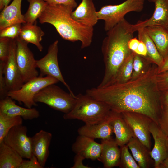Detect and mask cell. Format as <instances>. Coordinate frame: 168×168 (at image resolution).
I'll list each match as a JSON object with an SVG mask.
<instances>
[{
    "label": "cell",
    "mask_w": 168,
    "mask_h": 168,
    "mask_svg": "<svg viewBox=\"0 0 168 168\" xmlns=\"http://www.w3.org/2000/svg\"><path fill=\"white\" fill-rule=\"evenodd\" d=\"M157 68L151 65L147 72L137 79L103 88L88 89L86 94L105 103L114 112L142 114L158 125L163 105L160 92L157 90L155 82Z\"/></svg>",
    "instance_id": "cell-1"
},
{
    "label": "cell",
    "mask_w": 168,
    "mask_h": 168,
    "mask_svg": "<svg viewBox=\"0 0 168 168\" xmlns=\"http://www.w3.org/2000/svg\"><path fill=\"white\" fill-rule=\"evenodd\" d=\"M132 24L124 18L107 31L101 46L105 71L102 80L97 87L101 88L113 83L120 67L132 53L128 43L133 37Z\"/></svg>",
    "instance_id": "cell-2"
},
{
    "label": "cell",
    "mask_w": 168,
    "mask_h": 168,
    "mask_svg": "<svg viewBox=\"0 0 168 168\" xmlns=\"http://www.w3.org/2000/svg\"><path fill=\"white\" fill-rule=\"evenodd\" d=\"M73 9L63 5L48 4L38 19L41 24L48 23L53 26L63 39L72 42L80 41L81 48H85L92 42L94 28L73 19L71 15Z\"/></svg>",
    "instance_id": "cell-3"
},
{
    "label": "cell",
    "mask_w": 168,
    "mask_h": 168,
    "mask_svg": "<svg viewBox=\"0 0 168 168\" xmlns=\"http://www.w3.org/2000/svg\"><path fill=\"white\" fill-rule=\"evenodd\" d=\"M72 110L64 114L65 120L77 119L86 124H97L109 119L112 110L104 102L96 100L86 94H79Z\"/></svg>",
    "instance_id": "cell-4"
},
{
    "label": "cell",
    "mask_w": 168,
    "mask_h": 168,
    "mask_svg": "<svg viewBox=\"0 0 168 168\" xmlns=\"http://www.w3.org/2000/svg\"><path fill=\"white\" fill-rule=\"evenodd\" d=\"M34 101L46 104L52 109L67 114L74 107L76 96L67 93L55 85L47 86L40 90L34 96Z\"/></svg>",
    "instance_id": "cell-5"
},
{
    "label": "cell",
    "mask_w": 168,
    "mask_h": 168,
    "mask_svg": "<svg viewBox=\"0 0 168 168\" xmlns=\"http://www.w3.org/2000/svg\"><path fill=\"white\" fill-rule=\"evenodd\" d=\"M145 0H126L117 5L103 6L97 11L98 19L104 21V29L107 32L124 19L126 14L131 12H141Z\"/></svg>",
    "instance_id": "cell-6"
},
{
    "label": "cell",
    "mask_w": 168,
    "mask_h": 168,
    "mask_svg": "<svg viewBox=\"0 0 168 168\" xmlns=\"http://www.w3.org/2000/svg\"><path fill=\"white\" fill-rule=\"evenodd\" d=\"M58 82V79L53 77L39 75L25 83L20 89L9 91L8 96L20 104L23 103L26 108H30L37 105L34 98L40 90L48 85Z\"/></svg>",
    "instance_id": "cell-7"
},
{
    "label": "cell",
    "mask_w": 168,
    "mask_h": 168,
    "mask_svg": "<svg viewBox=\"0 0 168 168\" xmlns=\"http://www.w3.org/2000/svg\"><path fill=\"white\" fill-rule=\"evenodd\" d=\"M16 40V61L25 83L39 76L36 60L28 47V43L19 37Z\"/></svg>",
    "instance_id": "cell-8"
},
{
    "label": "cell",
    "mask_w": 168,
    "mask_h": 168,
    "mask_svg": "<svg viewBox=\"0 0 168 168\" xmlns=\"http://www.w3.org/2000/svg\"><path fill=\"white\" fill-rule=\"evenodd\" d=\"M58 41L56 40L49 46L46 54L39 60H36V66L40 71V76L53 77L61 82L69 92L75 96L69 86L65 81L60 71L58 59Z\"/></svg>",
    "instance_id": "cell-9"
},
{
    "label": "cell",
    "mask_w": 168,
    "mask_h": 168,
    "mask_svg": "<svg viewBox=\"0 0 168 168\" xmlns=\"http://www.w3.org/2000/svg\"><path fill=\"white\" fill-rule=\"evenodd\" d=\"M27 127L22 124L14 126L7 133L2 141L23 158L29 159L33 153L31 137L27 135Z\"/></svg>",
    "instance_id": "cell-10"
},
{
    "label": "cell",
    "mask_w": 168,
    "mask_h": 168,
    "mask_svg": "<svg viewBox=\"0 0 168 168\" xmlns=\"http://www.w3.org/2000/svg\"><path fill=\"white\" fill-rule=\"evenodd\" d=\"M121 114L135 137L150 150L151 143L150 128L153 121L148 116L138 113L126 112Z\"/></svg>",
    "instance_id": "cell-11"
},
{
    "label": "cell",
    "mask_w": 168,
    "mask_h": 168,
    "mask_svg": "<svg viewBox=\"0 0 168 168\" xmlns=\"http://www.w3.org/2000/svg\"><path fill=\"white\" fill-rule=\"evenodd\" d=\"M16 39H11L9 55L5 62L3 73L9 91L20 89L24 83L16 59Z\"/></svg>",
    "instance_id": "cell-12"
},
{
    "label": "cell",
    "mask_w": 168,
    "mask_h": 168,
    "mask_svg": "<svg viewBox=\"0 0 168 168\" xmlns=\"http://www.w3.org/2000/svg\"><path fill=\"white\" fill-rule=\"evenodd\" d=\"M147 0L154 4L153 14L149 19L132 24V31L134 33L140 29L151 26H159L168 30V0Z\"/></svg>",
    "instance_id": "cell-13"
},
{
    "label": "cell",
    "mask_w": 168,
    "mask_h": 168,
    "mask_svg": "<svg viewBox=\"0 0 168 168\" xmlns=\"http://www.w3.org/2000/svg\"><path fill=\"white\" fill-rule=\"evenodd\" d=\"M150 131L154 142L150 155L154 161V167L159 168L160 164L168 157V137L153 121L150 125Z\"/></svg>",
    "instance_id": "cell-14"
},
{
    "label": "cell",
    "mask_w": 168,
    "mask_h": 168,
    "mask_svg": "<svg viewBox=\"0 0 168 168\" xmlns=\"http://www.w3.org/2000/svg\"><path fill=\"white\" fill-rule=\"evenodd\" d=\"M72 149L76 154L82 155L85 159L98 160L102 145L96 142L93 138L79 135L72 146Z\"/></svg>",
    "instance_id": "cell-15"
},
{
    "label": "cell",
    "mask_w": 168,
    "mask_h": 168,
    "mask_svg": "<svg viewBox=\"0 0 168 168\" xmlns=\"http://www.w3.org/2000/svg\"><path fill=\"white\" fill-rule=\"evenodd\" d=\"M52 138L51 133L43 130L31 137L33 154L43 168L49 155V147Z\"/></svg>",
    "instance_id": "cell-16"
},
{
    "label": "cell",
    "mask_w": 168,
    "mask_h": 168,
    "mask_svg": "<svg viewBox=\"0 0 168 168\" xmlns=\"http://www.w3.org/2000/svg\"><path fill=\"white\" fill-rule=\"evenodd\" d=\"M71 15L77 22L89 27H93L99 20L92 0H82Z\"/></svg>",
    "instance_id": "cell-17"
},
{
    "label": "cell",
    "mask_w": 168,
    "mask_h": 168,
    "mask_svg": "<svg viewBox=\"0 0 168 168\" xmlns=\"http://www.w3.org/2000/svg\"><path fill=\"white\" fill-rule=\"evenodd\" d=\"M110 123L115 136V141L120 147L126 145L132 138L135 137L121 113L112 111L110 118Z\"/></svg>",
    "instance_id": "cell-18"
},
{
    "label": "cell",
    "mask_w": 168,
    "mask_h": 168,
    "mask_svg": "<svg viewBox=\"0 0 168 168\" xmlns=\"http://www.w3.org/2000/svg\"><path fill=\"white\" fill-rule=\"evenodd\" d=\"M102 149L98 160L104 168H111L119 166L120 157V149L115 139L112 138L101 140Z\"/></svg>",
    "instance_id": "cell-19"
},
{
    "label": "cell",
    "mask_w": 168,
    "mask_h": 168,
    "mask_svg": "<svg viewBox=\"0 0 168 168\" xmlns=\"http://www.w3.org/2000/svg\"><path fill=\"white\" fill-rule=\"evenodd\" d=\"M0 112L10 116H21L25 120H31L40 116L39 111L35 108L20 106L8 96L0 100Z\"/></svg>",
    "instance_id": "cell-20"
},
{
    "label": "cell",
    "mask_w": 168,
    "mask_h": 168,
    "mask_svg": "<svg viewBox=\"0 0 168 168\" xmlns=\"http://www.w3.org/2000/svg\"><path fill=\"white\" fill-rule=\"evenodd\" d=\"M111 115L109 119L97 124H85L78 129L79 135H84L94 139L99 138L105 140L112 138L114 131L110 123Z\"/></svg>",
    "instance_id": "cell-21"
},
{
    "label": "cell",
    "mask_w": 168,
    "mask_h": 168,
    "mask_svg": "<svg viewBox=\"0 0 168 168\" xmlns=\"http://www.w3.org/2000/svg\"><path fill=\"white\" fill-rule=\"evenodd\" d=\"M126 145L140 168L154 167V161L150 154L151 150L136 137L132 138Z\"/></svg>",
    "instance_id": "cell-22"
},
{
    "label": "cell",
    "mask_w": 168,
    "mask_h": 168,
    "mask_svg": "<svg viewBox=\"0 0 168 168\" xmlns=\"http://www.w3.org/2000/svg\"><path fill=\"white\" fill-rule=\"evenodd\" d=\"M22 0H13L2 10L0 14V30L13 24L26 23L21 11Z\"/></svg>",
    "instance_id": "cell-23"
},
{
    "label": "cell",
    "mask_w": 168,
    "mask_h": 168,
    "mask_svg": "<svg viewBox=\"0 0 168 168\" xmlns=\"http://www.w3.org/2000/svg\"><path fill=\"white\" fill-rule=\"evenodd\" d=\"M144 29L154 42L164 59L168 56V30L159 26H151Z\"/></svg>",
    "instance_id": "cell-24"
},
{
    "label": "cell",
    "mask_w": 168,
    "mask_h": 168,
    "mask_svg": "<svg viewBox=\"0 0 168 168\" xmlns=\"http://www.w3.org/2000/svg\"><path fill=\"white\" fill-rule=\"evenodd\" d=\"M44 34L41 28L37 25L36 21L33 24H22L19 37L28 43L34 44L40 51L42 52L43 47L40 42Z\"/></svg>",
    "instance_id": "cell-25"
},
{
    "label": "cell",
    "mask_w": 168,
    "mask_h": 168,
    "mask_svg": "<svg viewBox=\"0 0 168 168\" xmlns=\"http://www.w3.org/2000/svg\"><path fill=\"white\" fill-rule=\"evenodd\" d=\"M23 158L3 141L0 143V168H19Z\"/></svg>",
    "instance_id": "cell-26"
},
{
    "label": "cell",
    "mask_w": 168,
    "mask_h": 168,
    "mask_svg": "<svg viewBox=\"0 0 168 168\" xmlns=\"http://www.w3.org/2000/svg\"><path fill=\"white\" fill-rule=\"evenodd\" d=\"M138 32V39L144 43L147 50L145 58L158 67L162 64L164 58L159 54L153 41L145 31L144 28L140 29Z\"/></svg>",
    "instance_id": "cell-27"
},
{
    "label": "cell",
    "mask_w": 168,
    "mask_h": 168,
    "mask_svg": "<svg viewBox=\"0 0 168 168\" xmlns=\"http://www.w3.org/2000/svg\"><path fill=\"white\" fill-rule=\"evenodd\" d=\"M29 6L24 15L26 23L34 24L37 21L48 4L44 0H27Z\"/></svg>",
    "instance_id": "cell-28"
},
{
    "label": "cell",
    "mask_w": 168,
    "mask_h": 168,
    "mask_svg": "<svg viewBox=\"0 0 168 168\" xmlns=\"http://www.w3.org/2000/svg\"><path fill=\"white\" fill-rule=\"evenodd\" d=\"M22 123L23 118L21 116H10L0 112V143L12 128Z\"/></svg>",
    "instance_id": "cell-29"
},
{
    "label": "cell",
    "mask_w": 168,
    "mask_h": 168,
    "mask_svg": "<svg viewBox=\"0 0 168 168\" xmlns=\"http://www.w3.org/2000/svg\"><path fill=\"white\" fill-rule=\"evenodd\" d=\"M134 54V53L133 52L124 62L112 84L124 83L131 79L133 72Z\"/></svg>",
    "instance_id": "cell-30"
},
{
    "label": "cell",
    "mask_w": 168,
    "mask_h": 168,
    "mask_svg": "<svg viewBox=\"0 0 168 168\" xmlns=\"http://www.w3.org/2000/svg\"><path fill=\"white\" fill-rule=\"evenodd\" d=\"M152 63L145 58L134 53L131 79H135L144 74L148 70Z\"/></svg>",
    "instance_id": "cell-31"
},
{
    "label": "cell",
    "mask_w": 168,
    "mask_h": 168,
    "mask_svg": "<svg viewBox=\"0 0 168 168\" xmlns=\"http://www.w3.org/2000/svg\"><path fill=\"white\" fill-rule=\"evenodd\" d=\"M121 155L119 167L121 168H140L130 153L127 145L120 147Z\"/></svg>",
    "instance_id": "cell-32"
},
{
    "label": "cell",
    "mask_w": 168,
    "mask_h": 168,
    "mask_svg": "<svg viewBox=\"0 0 168 168\" xmlns=\"http://www.w3.org/2000/svg\"><path fill=\"white\" fill-rule=\"evenodd\" d=\"M21 24H13L0 30V38L7 37L12 39H16L19 37Z\"/></svg>",
    "instance_id": "cell-33"
},
{
    "label": "cell",
    "mask_w": 168,
    "mask_h": 168,
    "mask_svg": "<svg viewBox=\"0 0 168 168\" xmlns=\"http://www.w3.org/2000/svg\"><path fill=\"white\" fill-rule=\"evenodd\" d=\"M155 82L159 92L168 90V70L156 73L155 77Z\"/></svg>",
    "instance_id": "cell-34"
},
{
    "label": "cell",
    "mask_w": 168,
    "mask_h": 168,
    "mask_svg": "<svg viewBox=\"0 0 168 168\" xmlns=\"http://www.w3.org/2000/svg\"><path fill=\"white\" fill-rule=\"evenodd\" d=\"M11 40L8 38H0V61L5 62L8 58Z\"/></svg>",
    "instance_id": "cell-35"
},
{
    "label": "cell",
    "mask_w": 168,
    "mask_h": 168,
    "mask_svg": "<svg viewBox=\"0 0 168 168\" xmlns=\"http://www.w3.org/2000/svg\"><path fill=\"white\" fill-rule=\"evenodd\" d=\"M158 125L161 131L168 137V107L163 106Z\"/></svg>",
    "instance_id": "cell-36"
},
{
    "label": "cell",
    "mask_w": 168,
    "mask_h": 168,
    "mask_svg": "<svg viewBox=\"0 0 168 168\" xmlns=\"http://www.w3.org/2000/svg\"><path fill=\"white\" fill-rule=\"evenodd\" d=\"M5 62H0V99L5 98L8 96L7 90L3 73V68Z\"/></svg>",
    "instance_id": "cell-37"
},
{
    "label": "cell",
    "mask_w": 168,
    "mask_h": 168,
    "mask_svg": "<svg viewBox=\"0 0 168 168\" xmlns=\"http://www.w3.org/2000/svg\"><path fill=\"white\" fill-rule=\"evenodd\" d=\"M19 168H43L34 154L31 158L23 160Z\"/></svg>",
    "instance_id": "cell-38"
},
{
    "label": "cell",
    "mask_w": 168,
    "mask_h": 168,
    "mask_svg": "<svg viewBox=\"0 0 168 168\" xmlns=\"http://www.w3.org/2000/svg\"><path fill=\"white\" fill-rule=\"evenodd\" d=\"M48 4L51 5H60L76 8L77 4L75 0H44Z\"/></svg>",
    "instance_id": "cell-39"
},
{
    "label": "cell",
    "mask_w": 168,
    "mask_h": 168,
    "mask_svg": "<svg viewBox=\"0 0 168 168\" xmlns=\"http://www.w3.org/2000/svg\"><path fill=\"white\" fill-rule=\"evenodd\" d=\"M74 161L73 165L71 168H91L87 166L84 165L83 163V161L85 158L82 155L79 154H76Z\"/></svg>",
    "instance_id": "cell-40"
},
{
    "label": "cell",
    "mask_w": 168,
    "mask_h": 168,
    "mask_svg": "<svg viewBox=\"0 0 168 168\" xmlns=\"http://www.w3.org/2000/svg\"><path fill=\"white\" fill-rule=\"evenodd\" d=\"M147 53L146 47L144 43L140 40L139 44L135 53L145 58L147 55Z\"/></svg>",
    "instance_id": "cell-41"
},
{
    "label": "cell",
    "mask_w": 168,
    "mask_h": 168,
    "mask_svg": "<svg viewBox=\"0 0 168 168\" xmlns=\"http://www.w3.org/2000/svg\"><path fill=\"white\" fill-rule=\"evenodd\" d=\"M140 40L136 37L133 38L129 41L128 46L129 49L132 52H135L138 47Z\"/></svg>",
    "instance_id": "cell-42"
},
{
    "label": "cell",
    "mask_w": 168,
    "mask_h": 168,
    "mask_svg": "<svg viewBox=\"0 0 168 168\" xmlns=\"http://www.w3.org/2000/svg\"><path fill=\"white\" fill-rule=\"evenodd\" d=\"M168 70V56L164 59L162 64L157 68V73H160Z\"/></svg>",
    "instance_id": "cell-43"
},
{
    "label": "cell",
    "mask_w": 168,
    "mask_h": 168,
    "mask_svg": "<svg viewBox=\"0 0 168 168\" xmlns=\"http://www.w3.org/2000/svg\"><path fill=\"white\" fill-rule=\"evenodd\" d=\"M161 100L163 106L168 107V90L162 92Z\"/></svg>",
    "instance_id": "cell-44"
},
{
    "label": "cell",
    "mask_w": 168,
    "mask_h": 168,
    "mask_svg": "<svg viewBox=\"0 0 168 168\" xmlns=\"http://www.w3.org/2000/svg\"><path fill=\"white\" fill-rule=\"evenodd\" d=\"M11 0H0V10H2L7 7Z\"/></svg>",
    "instance_id": "cell-45"
},
{
    "label": "cell",
    "mask_w": 168,
    "mask_h": 168,
    "mask_svg": "<svg viewBox=\"0 0 168 168\" xmlns=\"http://www.w3.org/2000/svg\"><path fill=\"white\" fill-rule=\"evenodd\" d=\"M159 168H168V157L165 159L160 164Z\"/></svg>",
    "instance_id": "cell-46"
}]
</instances>
